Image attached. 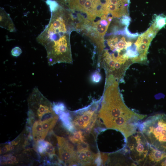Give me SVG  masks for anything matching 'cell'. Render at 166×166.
<instances>
[{"label":"cell","mask_w":166,"mask_h":166,"mask_svg":"<svg viewBox=\"0 0 166 166\" xmlns=\"http://www.w3.org/2000/svg\"><path fill=\"white\" fill-rule=\"evenodd\" d=\"M75 30L69 10L59 6L51 12L49 23L36 38L46 50L49 65L73 63L70 38Z\"/></svg>","instance_id":"cell-1"},{"label":"cell","mask_w":166,"mask_h":166,"mask_svg":"<svg viewBox=\"0 0 166 166\" xmlns=\"http://www.w3.org/2000/svg\"><path fill=\"white\" fill-rule=\"evenodd\" d=\"M119 83L116 80H105L98 114L107 128L120 131L127 140L136 132L141 121L146 116L135 112L125 105Z\"/></svg>","instance_id":"cell-2"},{"label":"cell","mask_w":166,"mask_h":166,"mask_svg":"<svg viewBox=\"0 0 166 166\" xmlns=\"http://www.w3.org/2000/svg\"><path fill=\"white\" fill-rule=\"evenodd\" d=\"M139 128L149 144L166 153V115L158 114L148 117Z\"/></svg>","instance_id":"cell-3"},{"label":"cell","mask_w":166,"mask_h":166,"mask_svg":"<svg viewBox=\"0 0 166 166\" xmlns=\"http://www.w3.org/2000/svg\"><path fill=\"white\" fill-rule=\"evenodd\" d=\"M150 144L140 131L128 137L124 149L130 159L136 164H144L147 158Z\"/></svg>","instance_id":"cell-4"},{"label":"cell","mask_w":166,"mask_h":166,"mask_svg":"<svg viewBox=\"0 0 166 166\" xmlns=\"http://www.w3.org/2000/svg\"><path fill=\"white\" fill-rule=\"evenodd\" d=\"M58 155L61 160L70 164L76 161V152L74 150L73 146L69 142L59 147Z\"/></svg>","instance_id":"cell-5"},{"label":"cell","mask_w":166,"mask_h":166,"mask_svg":"<svg viewBox=\"0 0 166 166\" xmlns=\"http://www.w3.org/2000/svg\"><path fill=\"white\" fill-rule=\"evenodd\" d=\"M166 158V153L157 150L150 145L149 150L146 162L150 164L156 165Z\"/></svg>","instance_id":"cell-6"},{"label":"cell","mask_w":166,"mask_h":166,"mask_svg":"<svg viewBox=\"0 0 166 166\" xmlns=\"http://www.w3.org/2000/svg\"><path fill=\"white\" fill-rule=\"evenodd\" d=\"M0 27L10 32L16 31L14 24L9 14L2 7H0Z\"/></svg>","instance_id":"cell-7"},{"label":"cell","mask_w":166,"mask_h":166,"mask_svg":"<svg viewBox=\"0 0 166 166\" xmlns=\"http://www.w3.org/2000/svg\"><path fill=\"white\" fill-rule=\"evenodd\" d=\"M58 117L56 115L42 121V133L41 140H44L48 131L52 129L57 121Z\"/></svg>","instance_id":"cell-8"},{"label":"cell","mask_w":166,"mask_h":166,"mask_svg":"<svg viewBox=\"0 0 166 166\" xmlns=\"http://www.w3.org/2000/svg\"><path fill=\"white\" fill-rule=\"evenodd\" d=\"M32 134L34 140L38 142L42 140V121L39 120L35 121L32 127Z\"/></svg>","instance_id":"cell-9"},{"label":"cell","mask_w":166,"mask_h":166,"mask_svg":"<svg viewBox=\"0 0 166 166\" xmlns=\"http://www.w3.org/2000/svg\"><path fill=\"white\" fill-rule=\"evenodd\" d=\"M165 19L162 16H157L153 20L151 26L155 30L160 29L165 25Z\"/></svg>","instance_id":"cell-10"},{"label":"cell","mask_w":166,"mask_h":166,"mask_svg":"<svg viewBox=\"0 0 166 166\" xmlns=\"http://www.w3.org/2000/svg\"><path fill=\"white\" fill-rule=\"evenodd\" d=\"M70 140L73 143H77L78 144L83 141L84 137L81 131H79L74 133L73 136L69 138Z\"/></svg>","instance_id":"cell-11"},{"label":"cell","mask_w":166,"mask_h":166,"mask_svg":"<svg viewBox=\"0 0 166 166\" xmlns=\"http://www.w3.org/2000/svg\"><path fill=\"white\" fill-rule=\"evenodd\" d=\"M45 2L48 6L51 12L56 10L59 6L58 3L54 0H46Z\"/></svg>","instance_id":"cell-12"},{"label":"cell","mask_w":166,"mask_h":166,"mask_svg":"<svg viewBox=\"0 0 166 166\" xmlns=\"http://www.w3.org/2000/svg\"><path fill=\"white\" fill-rule=\"evenodd\" d=\"M45 151L46 153L51 156H53L55 154L54 148L50 143L47 142L46 146L45 148Z\"/></svg>","instance_id":"cell-13"},{"label":"cell","mask_w":166,"mask_h":166,"mask_svg":"<svg viewBox=\"0 0 166 166\" xmlns=\"http://www.w3.org/2000/svg\"><path fill=\"white\" fill-rule=\"evenodd\" d=\"M101 78V75L99 72L97 71L92 73L91 80L92 82L94 83H97L99 82Z\"/></svg>","instance_id":"cell-14"},{"label":"cell","mask_w":166,"mask_h":166,"mask_svg":"<svg viewBox=\"0 0 166 166\" xmlns=\"http://www.w3.org/2000/svg\"><path fill=\"white\" fill-rule=\"evenodd\" d=\"M22 51L21 49L18 46L13 48L11 51V55L15 57H18L22 53Z\"/></svg>","instance_id":"cell-15"},{"label":"cell","mask_w":166,"mask_h":166,"mask_svg":"<svg viewBox=\"0 0 166 166\" xmlns=\"http://www.w3.org/2000/svg\"><path fill=\"white\" fill-rule=\"evenodd\" d=\"M138 38L142 43L149 45H150V43L152 40L144 36L142 34L139 36Z\"/></svg>","instance_id":"cell-16"},{"label":"cell","mask_w":166,"mask_h":166,"mask_svg":"<svg viewBox=\"0 0 166 166\" xmlns=\"http://www.w3.org/2000/svg\"><path fill=\"white\" fill-rule=\"evenodd\" d=\"M9 145H6L3 147L0 150V154L6 152L9 150Z\"/></svg>","instance_id":"cell-17"},{"label":"cell","mask_w":166,"mask_h":166,"mask_svg":"<svg viewBox=\"0 0 166 166\" xmlns=\"http://www.w3.org/2000/svg\"><path fill=\"white\" fill-rule=\"evenodd\" d=\"M10 158L11 160L14 162L15 163H18V161L17 160L16 157L14 156H11L10 157Z\"/></svg>","instance_id":"cell-18"},{"label":"cell","mask_w":166,"mask_h":166,"mask_svg":"<svg viewBox=\"0 0 166 166\" xmlns=\"http://www.w3.org/2000/svg\"><path fill=\"white\" fill-rule=\"evenodd\" d=\"M6 163L8 164H14V163L11 160L10 158L8 159L6 162Z\"/></svg>","instance_id":"cell-19"},{"label":"cell","mask_w":166,"mask_h":166,"mask_svg":"<svg viewBox=\"0 0 166 166\" xmlns=\"http://www.w3.org/2000/svg\"><path fill=\"white\" fill-rule=\"evenodd\" d=\"M9 150L10 151L13 150L14 148V146L13 144L9 145Z\"/></svg>","instance_id":"cell-20"}]
</instances>
